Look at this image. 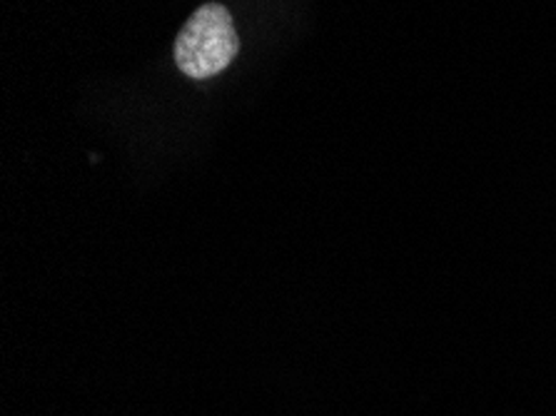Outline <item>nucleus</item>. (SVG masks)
<instances>
[{
    "label": "nucleus",
    "mask_w": 556,
    "mask_h": 416,
    "mask_svg": "<svg viewBox=\"0 0 556 416\" xmlns=\"http://www.w3.org/2000/svg\"><path fill=\"white\" fill-rule=\"evenodd\" d=\"M240 50L232 15L220 3L198 8L175 40V63L188 78L205 80L220 75Z\"/></svg>",
    "instance_id": "f257e3e1"
}]
</instances>
